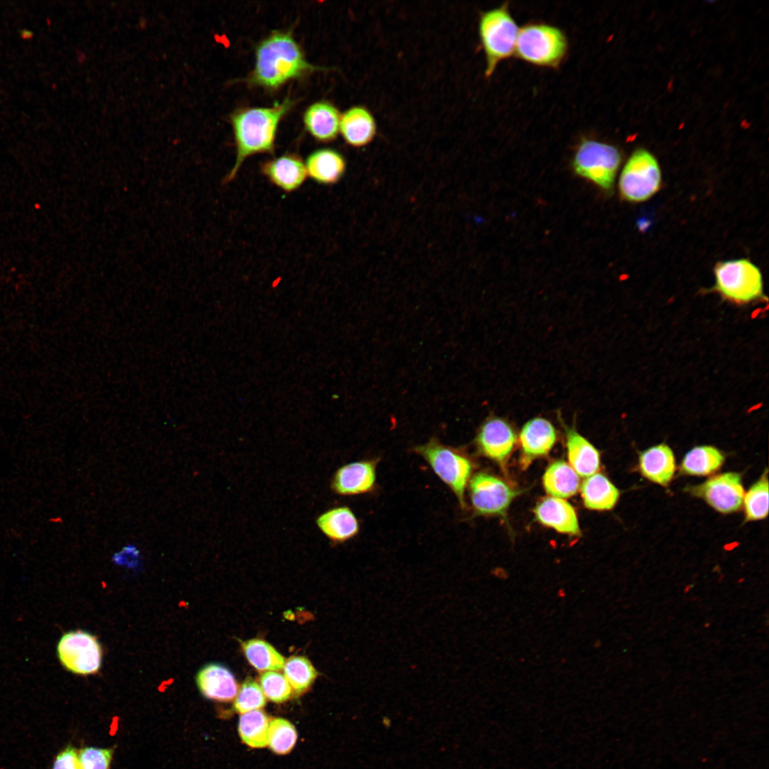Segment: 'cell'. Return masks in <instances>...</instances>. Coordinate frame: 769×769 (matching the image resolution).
<instances>
[{"label": "cell", "mask_w": 769, "mask_h": 769, "mask_svg": "<svg viewBox=\"0 0 769 769\" xmlns=\"http://www.w3.org/2000/svg\"><path fill=\"white\" fill-rule=\"evenodd\" d=\"M672 450L666 444H659L644 451L639 456V469L649 481L666 486L675 472Z\"/></svg>", "instance_id": "obj_23"}, {"label": "cell", "mask_w": 769, "mask_h": 769, "mask_svg": "<svg viewBox=\"0 0 769 769\" xmlns=\"http://www.w3.org/2000/svg\"><path fill=\"white\" fill-rule=\"evenodd\" d=\"M261 688L270 701L282 703L291 695L292 688L286 677L274 671H265L260 676Z\"/></svg>", "instance_id": "obj_33"}, {"label": "cell", "mask_w": 769, "mask_h": 769, "mask_svg": "<svg viewBox=\"0 0 769 769\" xmlns=\"http://www.w3.org/2000/svg\"><path fill=\"white\" fill-rule=\"evenodd\" d=\"M546 492L555 498H565L575 495L580 487L578 474L566 462L557 461L551 464L543 478Z\"/></svg>", "instance_id": "obj_25"}, {"label": "cell", "mask_w": 769, "mask_h": 769, "mask_svg": "<svg viewBox=\"0 0 769 769\" xmlns=\"http://www.w3.org/2000/svg\"><path fill=\"white\" fill-rule=\"evenodd\" d=\"M621 155L612 145L582 139L572 159L575 173L605 191L612 189L621 162Z\"/></svg>", "instance_id": "obj_6"}, {"label": "cell", "mask_w": 769, "mask_h": 769, "mask_svg": "<svg viewBox=\"0 0 769 769\" xmlns=\"http://www.w3.org/2000/svg\"><path fill=\"white\" fill-rule=\"evenodd\" d=\"M567 47L566 36L560 28L547 23H530L519 28L515 53L535 66L558 67Z\"/></svg>", "instance_id": "obj_5"}, {"label": "cell", "mask_w": 769, "mask_h": 769, "mask_svg": "<svg viewBox=\"0 0 769 769\" xmlns=\"http://www.w3.org/2000/svg\"><path fill=\"white\" fill-rule=\"evenodd\" d=\"M266 704V696L260 685L251 679H246L235 696L234 709L239 713L258 710Z\"/></svg>", "instance_id": "obj_32"}, {"label": "cell", "mask_w": 769, "mask_h": 769, "mask_svg": "<svg viewBox=\"0 0 769 769\" xmlns=\"http://www.w3.org/2000/svg\"><path fill=\"white\" fill-rule=\"evenodd\" d=\"M536 519L542 524L559 533L571 535H580V529L574 508L562 498L548 497L543 499L535 508Z\"/></svg>", "instance_id": "obj_17"}, {"label": "cell", "mask_w": 769, "mask_h": 769, "mask_svg": "<svg viewBox=\"0 0 769 769\" xmlns=\"http://www.w3.org/2000/svg\"><path fill=\"white\" fill-rule=\"evenodd\" d=\"M581 493L585 506L597 511L612 509L619 496L617 488L601 474L588 476L582 483Z\"/></svg>", "instance_id": "obj_24"}, {"label": "cell", "mask_w": 769, "mask_h": 769, "mask_svg": "<svg viewBox=\"0 0 769 769\" xmlns=\"http://www.w3.org/2000/svg\"><path fill=\"white\" fill-rule=\"evenodd\" d=\"M518 32L507 4L482 13L478 34L486 57V77L493 74L501 61L515 53Z\"/></svg>", "instance_id": "obj_3"}, {"label": "cell", "mask_w": 769, "mask_h": 769, "mask_svg": "<svg viewBox=\"0 0 769 769\" xmlns=\"http://www.w3.org/2000/svg\"><path fill=\"white\" fill-rule=\"evenodd\" d=\"M566 446L570 466L580 476L588 477L600 468V454L595 446L574 428L565 427Z\"/></svg>", "instance_id": "obj_22"}, {"label": "cell", "mask_w": 769, "mask_h": 769, "mask_svg": "<svg viewBox=\"0 0 769 769\" xmlns=\"http://www.w3.org/2000/svg\"><path fill=\"white\" fill-rule=\"evenodd\" d=\"M516 495L503 481L489 474H476L469 481L471 503L478 515H504Z\"/></svg>", "instance_id": "obj_10"}, {"label": "cell", "mask_w": 769, "mask_h": 769, "mask_svg": "<svg viewBox=\"0 0 769 769\" xmlns=\"http://www.w3.org/2000/svg\"><path fill=\"white\" fill-rule=\"evenodd\" d=\"M269 721L266 714L259 709L243 713L239 723L241 738L252 748L266 746Z\"/></svg>", "instance_id": "obj_28"}, {"label": "cell", "mask_w": 769, "mask_h": 769, "mask_svg": "<svg viewBox=\"0 0 769 769\" xmlns=\"http://www.w3.org/2000/svg\"><path fill=\"white\" fill-rule=\"evenodd\" d=\"M319 530L332 543H342L354 538L360 525L353 511L347 506L330 508L315 519Z\"/></svg>", "instance_id": "obj_19"}, {"label": "cell", "mask_w": 769, "mask_h": 769, "mask_svg": "<svg viewBox=\"0 0 769 769\" xmlns=\"http://www.w3.org/2000/svg\"><path fill=\"white\" fill-rule=\"evenodd\" d=\"M308 175L315 182L322 184L338 182L346 169L343 156L338 151L323 148L310 153L305 163Z\"/></svg>", "instance_id": "obj_21"}, {"label": "cell", "mask_w": 769, "mask_h": 769, "mask_svg": "<svg viewBox=\"0 0 769 769\" xmlns=\"http://www.w3.org/2000/svg\"><path fill=\"white\" fill-rule=\"evenodd\" d=\"M746 520L765 518L768 513L767 471L747 491L743 498Z\"/></svg>", "instance_id": "obj_30"}, {"label": "cell", "mask_w": 769, "mask_h": 769, "mask_svg": "<svg viewBox=\"0 0 769 769\" xmlns=\"http://www.w3.org/2000/svg\"><path fill=\"white\" fill-rule=\"evenodd\" d=\"M688 491L721 513L736 511L743 503L741 477L734 472L716 475L699 485L689 487Z\"/></svg>", "instance_id": "obj_11"}, {"label": "cell", "mask_w": 769, "mask_h": 769, "mask_svg": "<svg viewBox=\"0 0 769 769\" xmlns=\"http://www.w3.org/2000/svg\"><path fill=\"white\" fill-rule=\"evenodd\" d=\"M255 57L249 80L253 85L268 90L321 70L307 61L290 32L273 31L257 46Z\"/></svg>", "instance_id": "obj_1"}, {"label": "cell", "mask_w": 769, "mask_h": 769, "mask_svg": "<svg viewBox=\"0 0 769 769\" xmlns=\"http://www.w3.org/2000/svg\"><path fill=\"white\" fill-rule=\"evenodd\" d=\"M113 750L85 747L78 753L79 769H109Z\"/></svg>", "instance_id": "obj_34"}, {"label": "cell", "mask_w": 769, "mask_h": 769, "mask_svg": "<svg viewBox=\"0 0 769 769\" xmlns=\"http://www.w3.org/2000/svg\"><path fill=\"white\" fill-rule=\"evenodd\" d=\"M340 132L348 145L361 147L373 140L377 133V124L366 108L354 106L341 115Z\"/></svg>", "instance_id": "obj_18"}, {"label": "cell", "mask_w": 769, "mask_h": 769, "mask_svg": "<svg viewBox=\"0 0 769 769\" xmlns=\"http://www.w3.org/2000/svg\"><path fill=\"white\" fill-rule=\"evenodd\" d=\"M375 481V461H359L340 467L332 478L330 487L337 495L355 496L372 491Z\"/></svg>", "instance_id": "obj_13"}, {"label": "cell", "mask_w": 769, "mask_h": 769, "mask_svg": "<svg viewBox=\"0 0 769 769\" xmlns=\"http://www.w3.org/2000/svg\"><path fill=\"white\" fill-rule=\"evenodd\" d=\"M19 33L21 38L24 40H29L33 36V33L31 30L26 28L20 29Z\"/></svg>", "instance_id": "obj_37"}, {"label": "cell", "mask_w": 769, "mask_h": 769, "mask_svg": "<svg viewBox=\"0 0 769 769\" xmlns=\"http://www.w3.org/2000/svg\"><path fill=\"white\" fill-rule=\"evenodd\" d=\"M714 276L712 290L729 302L745 305L764 298L761 272L748 259L718 262Z\"/></svg>", "instance_id": "obj_4"}, {"label": "cell", "mask_w": 769, "mask_h": 769, "mask_svg": "<svg viewBox=\"0 0 769 769\" xmlns=\"http://www.w3.org/2000/svg\"><path fill=\"white\" fill-rule=\"evenodd\" d=\"M284 676L295 693L305 692L317 677L318 673L310 661L304 656H293L285 661Z\"/></svg>", "instance_id": "obj_29"}, {"label": "cell", "mask_w": 769, "mask_h": 769, "mask_svg": "<svg viewBox=\"0 0 769 769\" xmlns=\"http://www.w3.org/2000/svg\"><path fill=\"white\" fill-rule=\"evenodd\" d=\"M661 174L659 163L650 152L637 150L624 166L619 180L621 197L631 202L651 198L659 189Z\"/></svg>", "instance_id": "obj_8"}, {"label": "cell", "mask_w": 769, "mask_h": 769, "mask_svg": "<svg viewBox=\"0 0 769 769\" xmlns=\"http://www.w3.org/2000/svg\"><path fill=\"white\" fill-rule=\"evenodd\" d=\"M241 646L247 660L258 671H278L283 669L285 659L268 642L253 639L243 642Z\"/></svg>", "instance_id": "obj_27"}, {"label": "cell", "mask_w": 769, "mask_h": 769, "mask_svg": "<svg viewBox=\"0 0 769 769\" xmlns=\"http://www.w3.org/2000/svg\"><path fill=\"white\" fill-rule=\"evenodd\" d=\"M57 655L66 670L86 676L99 671L103 652L96 637L85 631L76 630L63 634L58 642Z\"/></svg>", "instance_id": "obj_9"}, {"label": "cell", "mask_w": 769, "mask_h": 769, "mask_svg": "<svg viewBox=\"0 0 769 769\" xmlns=\"http://www.w3.org/2000/svg\"><path fill=\"white\" fill-rule=\"evenodd\" d=\"M340 114L330 103L320 101L310 105L303 115L308 132L317 140L330 142L340 132Z\"/></svg>", "instance_id": "obj_20"}, {"label": "cell", "mask_w": 769, "mask_h": 769, "mask_svg": "<svg viewBox=\"0 0 769 769\" xmlns=\"http://www.w3.org/2000/svg\"><path fill=\"white\" fill-rule=\"evenodd\" d=\"M293 105V100L286 98L271 107L244 108L231 115L236 160L224 182H230L236 177L248 157L273 152L278 125Z\"/></svg>", "instance_id": "obj_2"}, {"label": "cell", "mask_w": 769, "mask_h": 769, "mask_svg": "<svg viewBox=\"0 0 769 769\" xmlns=\"http://www.w3.org/2000/svg\"><path fill=\"white\" fill-rule=\"evenodd\" d=\"M414 450L454 492L460 504L464 506V492L472 471V464L469 458L456 449L441 444L436 439L417 446Z\"/></svg>", "instance_id": "obj_7"}, {"label": "cell", "mask_w": 769, "mask_h": 769, "mask_svg": "<svg viewBox=\"0 0 769 769\" xmlns=\"http://www.w3.org/2000/svg\"><path fill=\"white\" fill-rule=\"evenodd\" d=\"M516 442L511 424L498 417H490L481 425L476 437L478 450L486 456L504 465Z\"/></svg>", "instance_id": "obj_12"}, {"label": "cell", "mask_w": 769, "mask_h": 769, "mask_svg": "<svg viewBox=\"0 0 769 769\" xmlns=\"http://www.w3.org/2000/svg\"><path fill=\"white\" fill-rule=\"evenodd\" d=\"M113 560L119 565L135 567L141 561V552L137 545L128 543L115 553Z\"/></svg>", "instance_id": "obj_35"}, {"label": "cell", "mask_w": 769, "mask_h": 769, "mask_svg": "<svg viewBox=\"0 0 769 769\" xmlns=\"http://www.w3.org/2000/svg\"><path fill=\"white\" fill-rule=\"evenodd\" d=\"M196 682L200 692L209 699L229 701L237 694L234 676L228 668L217 663H211L200 669Z\"/></svg>", "instance_id": "obj_16"}, {"label": "cell", "mask_w": 769, "mask_h": 769, "mask_svg": "<svg viewBox=\"0 0 769 769\" xmlns=\"http://www.w3.org/2000/svg\"><path fill=\"white\" fill-rule=\"evenodd\" d=\"M556 439V429L549 420L538 417L528 421L519 435L523 466L526 467L534 459L546 455Z\"/></svg>", "instance_id": "obj_14"}, {"label": "cell", "mask_w": 769, "mask_h": 769, "mask_svg": "<svg viewBox=\"0 0 769 769\" xmlns=\"http://www.w3.org/2000/svg\"><path fill=\"white\" fill-rule=\"evenodd\" d=\"M261 171L273 184L286 192L300 188L308 175L305 162L294 154H285L266 161Z\"/></svg>", "instance_id": "obj_15"}, {"label": "cell", "mask_w": 769, "mask_h": 769, "mask_svg": "<svg viewBox=\"0 0 769 769\" xmlns=\"http://www.w3.org/2000/svg\"><path fill=\"white\" fill-rule=\"evenodd\" d=\"M724 457L716 448L701 446L692 449L684 456L681 470L689 475L706 476L716 471L723 464Z\"/></svg>", "instance_id": "obj_26"}, {"label": "cell", "mask_w": 769, "mask_h": 769, "mask_svg": "<svg viewBox=\"0 0 769 769\" xmlns=\"http://www.w3.org/2000/svg\"><path fill=\"white\" fill-rule=\"evenodd\" d=\"M297 740L295 727L288 721L277 718L269 721L268 744L278 754H286L294 747Z\"/></svg>", "instance_id": "obj_31"}, {"label": "cell", "mask_w": 769, "mask_h": 769, "mask_svg": "<svg viewBox=\"0 0 769 769\" xmlns=\"http://www.w3.org/2000/svg\"><path fill=\"white\" fill-rule=\"evenodd\" d=\"M52 769H79L76 750L70 746L66 747L56 755Z\"/></svg>", "instance_id": "obj_36"}]
</instances>
